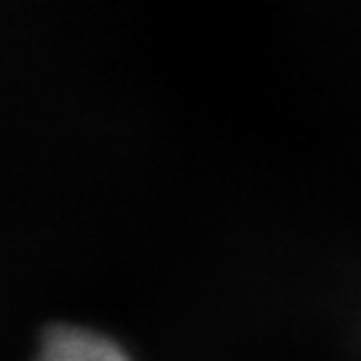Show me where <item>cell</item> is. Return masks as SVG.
<instances>
[{
  "instance_id": "obj_1",
  "label": "cell",
  "mask_w": 361,
  "mask_h": 361,
  "mask_svg": "<svg viewBox=\"0 0 361 361\" xmlns=\"http://www.w3.org/2000/svg\"><path fill=\"white\" fill-rule=\"evenodd\" d=\"M35 361H131L121 345L80 326H56L40 343Z\"/></svg>"
}]
</instances>
